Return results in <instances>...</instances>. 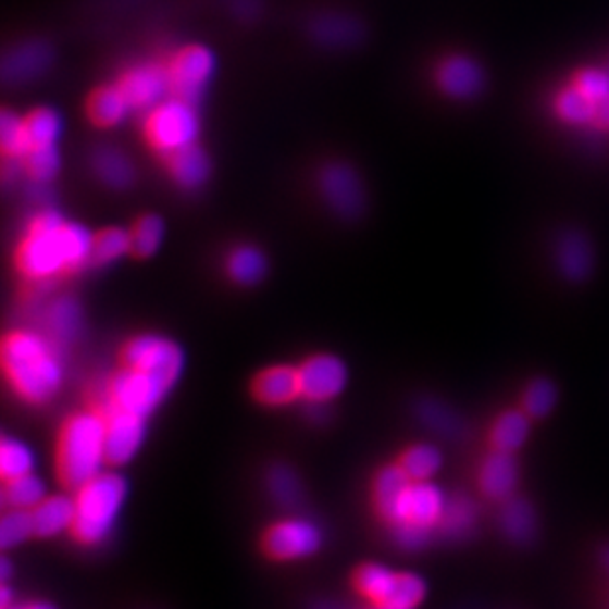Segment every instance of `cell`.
<instances>
[{
  "mask_svg": "<svg viewBox=\"0 0 609 609\" xmlns=\"http://www.w3.org/2000/svg\"><path fill=\"white\" fill-rule=\"evenodd\" d=\"M373 504L395 543L405 550H419L438 531L448 497L438 485L414 482L399 463H393L375 475Z\"/></svg>",
  "mask_w": 609,
  "mask_h": 609,
  "instance_id": "6da1fadb",
  "label": "cell"
},
{
  "mask_svg": "<svg viewBox=\"0 0 609 609\" xmlns=\"http://www.w3.org/2000/svg\"><path fill=\"white\" fill-rule=\"evenodd\" d=\"M91 247L94 233L46 208L28 221L14 251V266L28 283H48L89 264Z\"/></svg>",
  "mask_w": 609,
  "mask_h": 609,
  "instance_id": "7a4b0ae2",
  "label": "cell"
},
{
  "mask_svg": "<svg viewBox=\"0 0 609 609\" xmlns=\"http://www.w3.org/2000/svg\"><path fill=\"white\" fill-rule=\"evenodd\" d=\"M60 344L36 330H12L2 341V371L12 390L28 405H46L65 378Z\"/></svg>",
  "mask_w": 609,
  "mask_h": 609,
  "instance_id": "3957f363",
  "label": "cell"
},
{
  "mask_svg": "<svg viewBox=\"0 0 609 609\" xmlns=\"http://www.w3.org/2000/svg\"><path fill=\"white\" fill-rule=\"evenodd\" d=\"M107 417L99 407L67 417L55 444V472L65 487L79 489L105 472Z\"/></svg>",
  "mask_w": 609,
  "mask_h": 609,
  "instance_id": "277c9868",
  "label": "cell"
},
{
  "mask_svg": "<svg viewBox=\"0 0 609 609\" xmlns=\"http://www.w3.org/2000/svg\"><path fill=\"white\" fill-rule=\"evenodd\" d=\"M128 484L119 472H103L75 489V538L85 547L105 543L125 509Z\"/></svg>",
  "mask_w": 609,
  "mask_h": 609,
  "instance_id": "5b68a950",
  "label": "cell"
},
{
  "mask_svg": "<svg viewBox=\"0 0 609 609\" xmlns=\"http://www.w3.org/2000/svg\"><path fill=\"white\" fill-rule=\"evenodd\" d=\"M172 385L147 371L123 365L105 383L101 410H121L148 419L172 393Z\"/></svg>",
  "mask_w": 609,
  "mask_h": 609,
  "instance_id": "8992f818",
  "label": "cell"
},
{
  "mask_svg": "<svg viewBox=\"0 0 609 609\" xmlns=\"http://www.w3.org/2000/svg\"><path fill=\"white\" fill-rule=\"evenodd\" d=\"M353 586L371 606L417 609L426 596V584L419 574L397 572L378 562L361 564L353 574Z\"/></svg>",
  "mask_w": 609,
  "mask_h": 609,
  "instance_id": "52a82bcc",
  "label": "cell"
},
{
  "mask_svg": "<svg viewBox=\"0 0 609 609\" xmlns=\"http://www.w3.org/2000/svg\"><path fill=\"white\" fill-rule=\"evenodd\" d=\"M142 135L148 147L160 157H166L178 148L188 147L191 142H196L200 135V119L196 113V107L174 97L160 101L158 105L148 109L142 123Z\"/></svg>",
  "mask_w": 609,
  "mask_h": 609,
  "instance_id": "ba28073f",
  "label": "cell"
},
{
  "mask_svg": "<svg viewBox=\"0 0 609 609\" xmlns=\"http://www.w3.org/2000/svg\"><path fill=\"white\" fill-rule=\"evenodd\" d=\"M121 363L152 373L176 387L186 369V353L174 339L162 334H138L123 347Z\"/></svg>",
  "mask_w": 609,
  "mask_h": 609,
  "instance_id": "9c48e42d",
  "label": "cell"
},
{
  "mask_svg": "<svg viewBox=\"0 0 609 609\" xmlns=\"http://www.w3.org/2000/svg\"><path fill=\"white\" fill-rule=\"evenodd\" d=\"M324 545L322 526L306 517H284L266 529L264 552L278 562H298L312 558Z\"/></svg>",
  "mask_w": 609,
  "mask_h": 609,
  "instance_id": "30bf717a",
  "label": "cell"
},
{
  "mask_svg": "<svg viewBox=\"0 0 609 609\" xmlns=\"http://www.w3.org/2000/svg\"><path fill=\"white\" fill-rule=\"evenodd\" d=\"M213 70H215V58L206 46L189 44L179 48L166 63L170 97L189 105H198L203 87L210 82Z\"/></svg>",
  "mask_w": 609,
  "mask_h": 609,
  "instance_id": "8fae6325",
  "label": "cell"
},
{
  "mask_svg": "<svg viewBox=\"0 0 609 609\" xmlns=\"http://www.w3.org/2000/svg\"><path fill=\"white\" fill-rule=\"evenodd\" d=\"M300 393L310 405H327L336 400L349 383L347 365L332 353H318L298 365Z\"/></svg>",
  "mask_w": 609,
  "mask_h": 609,
  "instance_id": "7c38bea8",
  "label": "cell"
},
{
  "mask_svg": "<svg viewBox=\"0 0 609 609\" xmlns=\"http://www.w3.org/2000/svg\"><path fill=\"white\" fill-rule=\"evenodd\" d=\"M105 417L107 460L113 468H123L133 462L145 446L147 419L121 410H107Z\"/></svg>",
  "mask_w": 609,
  "mask_h": 609,
  "instance_id": "4fadbf2b",
  "label": "cell"
},
{
  "mask_svg": "<svg viewBox=\"0 0 609 609\" xmlns=\"http://www.w3.org/2000/svg\"><path fill=\"white\" fill-rule=\"evenodd\" d=\"M116 87L135 111H148L169 94L166 63H138L125 70L116 79Z\"/></svg>",
  "mask_w": 609,
  "mask_h": 609,
  "instance_id": "5bb4252c",
  "label": "cell"
},
{
  "mask_svg": "<svg viewBox=\"0 0 609 609\" xmlns=\"http://www.w3.org/2000/svg\"><path fill=\"white\" fill-rule=\"evenodd\" d=\"M318 189L327 206L341 217H358L363 211V186L347 164H326L318 176Z\"/></svg>",
  "mask_w": 609,
  "mask_h": 609,
  "instance_id": "9a60e30c",
  "label": "cell"
},
{
  "mask_svg": "<svg viewBox=\"0 0 609 609\" xmlns=\"http://www.w3.org/2000/svg\"><path fill=\"white\" fill-rule=\"evenodd\" d=\"M517 482H519V465L513 453L494 450L485 456L477 473V484H480V492L487 499L499 504L511 499L515 494Z\"/></svg>",
  "mask_w": 609,
  "mask_h": 609,
  "instance_id": "2e32d148",
  "label": "cell"
},
{
  "mask_svg": "<svg viewBox=\"0 0 609 609\" xmlns=\"http://www.w3.org/2000/svg\"><path fill=\"white\" fill-rule=\"evenodd\" d=\"M252 395L264 407H286L302 399L298 368L273 365L263 369L252 381Z\"/></svg>",
  "mask_w": 609,
  "mask_h": 609,
  "instance_id": "e0dca14e",
  "label": "cell"
},
{
  "mask_svg": "<svg viewBox=\"0 0 609 609\" xmlns=\"http://www.w3.org/2000/svg\"><path fill=\"white\" fill-rule=\"evenodd\" d=\"M162 160L170 178L174 179L179 188H200L201 184L210 178V158L198 142L178 148L162 157Z\"/></svg>",
  "mask_w": 609,
  "mask_h": 609,
  "instance_id": "ac0fdd59",
  "label": "cell"
},
{
  "mask_svg": "<svg viewBox=\"0 0 609 609\" xmlns=\"http://www.w3.org/2000/svg\"><path fill=\"white\" fill-rule=\"evenodd\" d=\"M36 536L53 538L65 531L74 529L75 499L74 495H48L42 504L32 509Z\"/></svg>",
  "mask_w": 609,
  "mask_h": 609,
  "instance_id": "d6986e66",
  "label": "cell"
},
{
  "mask_svg": "<svg viewBox=\"0 0 609 609\" xmlns=\"http://www.w3.org/2000/svg\"><path fill=\"white\" fill-rule=\"evenodd\" d=\"M436 84L450 97H472L482 85L480 67L462 55L442 60L436 70Z\"/></svg>",
  "mask_w": 609,
  "mask_h": 609,
  "instance_id": "ffe728a7",
  "label": "cell"
},
{
  "mask_svg": "<svg viewBox=\"0 0 609 609\" xmlns=\"http://www.w3.org/2000/svg\"><path fill=\"white\" fill-rule=\"evenodd\" d=\"M128 109L130 107L116 84L95 87L85 101V115L97 128H111L119 125L125 119Z\"/></svg>",
  "mask_w": 609,
  "mask_h": 609,
  "instance_id": "44dd1931",
  "label": "cell"
},
{
  "mask_svg": "<svg viewBox=\"0 0 609 609\" xmlns=\"http://www.w3.org/2000/svg\"><path fill=\"white\" fill-rule=\"evenodd\" d=\"M94 170L97 178L113 189H126L135 182V166L119 148L101 147L95 150Z\"/></svg>",
  "mask_w": 609,
  "mask_h": 609,
  "instance_id": "7402d4cb",
  "label": "cell"
},
{
  "mask_svg": "<svg viewBox=\"0 0 609 609\" xmlns=\"http://www.w3.org/2000/svg\"><path fill=\"white\" fill-rule=\"evenodd\" d=\"M499 526L509 540H513L515 545H526L535 538V511L526 499L511 497L504 501L501 513H499Z\"/></svg>",
  "mask_w": 609,
  "mask_h": 609,
  "instance_id": "603a6c76",
  "label": "cell"
},
{
  "mask_svg": "<svg viewBox=\"0 0 609 609\" xmlns=\"http://www.w3.org/2000/svg\"><path fill=\"white\" fill-rule=\"evenodd\" d=\"M225 273L239 286H254L266 274V259L259 247L239 245L225 259Z\"/></svg>",
  "mask_w": 609,
  "mask_h": 609,
  "instance_id": "cb8c5ba5",
  "label": "cell"
},
{
  "mask_svg": "<svg viewBox=\"0 0 609 609\" xmlns=\"http://www.w3.org/2000/svg\"><path fill=\"white\" fill-rule=\"evenodd\" d=\"M46 327L55 344L74 341L82 327V308L70 296L53 300L46 310Z\"/></svg>",
  "mask_w": 609,
  "mask_h": 609,
  "instance_id": "d4e9b609",
  "label": "cell"
},
{
  "mask_svg": "<svg viewBox=\"0 0 609 609\" xmlns=\"http://www.w3.org/2000/svg\"><path fill=\"white\" fill-rule=\"evenodd\" d=\"M529 436V414L525 410H505L495 419L489 431L492 448L499 452H517Z\"/></svg>",
  "mask_w": 609,
  "mask_h": 609,
  "instance_id": "484cf974",
  "label": "cell"
},
{
  "mask_svg": "<svg viewBox=\"0 0 609 609\" xmlns=\"http://www.w3.org/2000/svg\"><path fill=\"white\" fill-rule=\"evenodd\" d=\"M24 133L30 148L55 147V140L62 133V119L48 107L32 109L26 115L22 116Z\"/></svg>",
  "mask_w": 609,
  "mask_h": 609,
  "instance_id": "4316f807",
  "label": "cell"
},
{
  "mask_svg": "<svg viewBox=\"0 0 609 609\" xmlns=\"http://www.w3.org/2000/svg\"><path fill=\"white\" fill-rule=\"evenodd\" d=\"M2 497H4V505L9 509L32 511L34 507H38L48 497V485L40 475H36V472L26 473V475H21L16 480L4 482Z\"/></svg>",
  "mask_w": 609,
  "mask_h": 609,
  "instance_id": "83f0119b",
  "label": "cell"
},
{
  "mask_svg": "<svg viewBox=\"0 0 609 609\" xmlns=\"http://www.w3.org/2000/svg\"><path fill=\"white\" fill-rule=\"evenodd\" d=\"M36 470V453L21 438L4 436L0 442V475L4 482L16 480Z\"/></svg>",
  "mask_w": 609,
  "mask_h": 609,
  "instance_id": "f1b7e54d",
  "label": "cell"
},
{
  "mask_svg": "<svg viewBox=\"0 0 609 609\" xmlns=\"http://www.w3.org/2000/svg\"><path fill=\"white\" fill-rule=\"evenodd\" d=\"M128 233L130 254L137 259H150L164 241V221L157 213H145L133 223Z\"/></svg>",
  "mask_w": 609,
  "mask_h": 609,
  "instance_id": "f546056e",
  "label": "cell"
},
{
  "mask_svg": "<svg viewBox=\"0 0 609 609\" xmlns=\"http://www.w3.org/2000/svg\"><path fill=\"white\" fill-rule=\"evenodd\" d=\"M266 489L274 504L284 509H293L302 501V482L286 463H274L266 472Z\"/></svg>",
  "mask_w": 609,
  "mask_h": 609,
  "instance_id": "4dcf8cb0",
  "label": "cell"
},
{
  "mask_svg": "<svg viewBox=\"0 0 609 609\" xmlns=\"http://www.w3.org/2000/svg\"><path fill=\"white\" fill-rule=\"evenodd\" d=\"M399 465L414 482H431L442 468V453L432 444H414L400 456Z\"/></svg>",
  "mask_w": 609,
  "mask_h": 609,
  "instance_id": "1f68e13d",
  "label": "cell"
},
{
  "mask_svg": "<svg viewBox=\"0 0 609 609\" xmlns=\"http://www.w3.org/2000/svg\"><path fill=\"white\" fill-rule=\"evenodd\" d=\"M130 252V233L121 227H105L94 233V247H91V261L89 264H111Z\"/></svg>",
  "mask_w": 609,
  "mask_h": 609,
  "instance_id": "d6a6232c",
  "label": "cell"
},
{
  "mask_svg": "<svg viewBox=\"0 0 609 609\" xmlns=\"http://www.w3.org/2000/svg\"><path fill=\"white\" fill-rule=\"evenodd\" d=\"M475 525V505L468 497H448L438 533L450 538L468 535Z\"/></svg>",
  "mask_w": 609,
  "mask_h": 609,
  "instance_id": "836d02e7",
  "label": "cell"
},
{
  "mask_svg": "<svg viewBox=\"0 0 609 609\" xmlns=\"http://www.w3.org/2000/svg\"><path fill=\"white\" fill-rule=\"evenodd\" d=\"M24 174L36 184L52 182L60 172V152L55 147L30 148L21 160Z\"/></svg>",
  "mask_w": 609,
  "mask_h": 609,
  "instance_id": "e575fe53",
  "label": "cell"
},
{
  "mask_svg": "<svg viewBox=\"0 0 609 609\" xmlns=\"http://www.w3.org/2000/svg\"><path fill=\"white\" fill-rule=\"evenodd\" d=\"M50 62V52L42 44H32L12 53L4 63V74L14 79H24L30 75L40 74Z\"/></svg>",
  "mask_w": 609,
  "mask_h": 609,
  "instance_id": "d590c367",
  "label": "cell"
},
{
  "mask_svg": "<svg viewBox=\"0 0 609 609\" xmlns=\"http://www.w3.org/2000/svg\"><path fill=\"white\" fill-rule=\"evenodd\" d=\"M0 152L4 160H22L28 152L22 116L12 113L11 109H4L0 115Z\"/></svg>",
  "mask_w": 609,
  "mask_h": 609,
  "instance_id": "8d00e7d4",
  "label": "cell"
},
{
  "mask_svg": "<svg viewBox=\"0 0 609 609\" xmlns=\"http://www.w3.org/2000/svg\"><path fill=\"white\" fill-rule=\"evenodd\" d=\"M32 536H36L32 511L9 509L0 521V547L4 550L21 547Z\"/></svg>",
  "mask_w": 609,
  "mask_h": 609,
  "instance_id": "74e56055",
  "label": "cell"
},
{
  "mask_svg": "<svg viewBox=\"0 0 609 609\" xmlns=\"http://www.w3.org/2000/svg\"><path fill=\"white\" fill-rule=\"evenodd\" d=\"M521 405L529 419H545L557 405V389L548 378H533L523 390Z\"/></svg>",
  "mask_w": 609,
  "mask_h": 609,
  "instance_id": "f35d334b",
  "label": "cell"
},
{
  "mask_svg": "<svg viewBox=\"0 0 609 609\" xmlns=\"http://www.w3.org/2000/svg\"><path fill=\"white\" fill-rule=\"evenodd\" d=\"M594 107H596V103L588 99L586 95L580 94L579 89H574L572 85L562 89V94H558L557 101H555L557 115L562 121L572 123V125L589 123L592 115H594Z\"/></svg>",
  "mask_w": 609,
  "mask_h": 609,
  "instance_id": "ab89813d",
  "label": "cell"
},
{
  "mask_svg": "<svg viewBox=\"0 0 609 609\" xmlns=\"http://www.w3.org/2000/svg\"><path fill=\"white\" fill-rule=\"evenodd\" d=\"M570 85L579 89L580 94L586 95L594 103L609 95V77L599 70H580L579 74L572 77Z\"/></svg>",
  "mask_w": 609,
  "mask_h": 609,
  "instance_id": "60d3db41",
  "label": "cell"
},
{
  "mask_svg": "<svg viewBox=\"0 0 609 609\" xmlns=\"http://www.w3.org/2000/svg\"><path fill=\"white\" fill-rule=\"evenodd\" d=\"M422 421L432 426L434 431L442 432V434H450L453 436L458 432V421L453 419L452 412L442 409L440 405L436 402H424L421 407Z\"/></svg>",
  "mask_w": 609,
  "mask_h": 609,
  "instance_id": "b9f144b4",
  "label": "cell"
},
{
  "mask_svg": "<svg viewBox=\"0 0 609 609\" xmlns=\"http://www.w3.org/2000/svg\"><path fill=\"white\" fill-rule=\"evenodd\" d=\"M560 263L564 266L567 274H570L572 278H582L584 274L588 273L589 269V257L588 251L582 247V245H567L562 249V259Z\"/></svg>",
  "mask_w": 609,
  "mask_h": 609,
  "instance_id": "7bdbcfd3",
  "label": "cell"
},
{
  "mask_svg": "<svg viewBox=\"0 0 609 609\" xmlns=\"http://www.w3.org/2000/svg\"><path fill=\"white\" fill-rule=\"evenodd\" d=\"M589 123L594 125V128H598V130H609V95L596 101L594 115H592Z\"/></svg>",
  "mask_w": 609,
  "mask_h": 609,
  "instance_id": "ee69618b",
  "label": "cell"
},
{
  "mask_svg": "<svg viewBox=\"0 0 609 609\" xmlns=\"http://www.w3.org/2000/svg\"><path fill=\"white\" fill-rule=\"evenodd\" d=\"M12 592L9 584L4 582V586L0 589V609H11Z\"/></svg>",
  "mask_w": 609,
  "mask_h": 609,
  "instance_id": "f6af8a7d",
  "label": "cell"
},
{
  "mask_svg": "<svg viewBox=\"0 0 609 609\" xmlns=\"http://www.w3.org/2000/svg\"><path fill=\"white\" fill-rule=\"evenodd\" d=\"M2 574H0V580H2V584L4 582H9L11 580V560L9 558H2Z\"/></svg>",
  "mask_w": 609,
  "mask_h": 609,
  "instance_id": "bcb514c9",
  "label": "cell"
},
{
  "mask_svg": "<svg viewBox=\"0 0 609 609\" xmlns=\"http://www.w3.org/2000/svg\"><path fill=\"white\" fill-rule=\"evenodd\" d=\"M24 609H53L50 604H44V601H36V604H30V606H26Z\"/></svg>",
  "mask_w": 609,
  "mask_h": 609,
  "instance_id": "7dc6e473",
  "label": "cell"
},
{
  "mask_svg": "<svg viewBox=\"0 0 609 609\" xmlns=\"http://www.w3.org/2000/svg\"><path fill=\"white\" fill-rule=\"evenodd\" d=\"M315 609H344V608H339V606H337V604H320V606H315Z\"/></svg>",
  "mask_w": 609,
  "mask_h": 609,
  "instance_id": "c3c4849f",
  "label": "cell"
},
{
  "mask_svg": "<svg viewBox=\"0 0 609 609\" xmlns=\"http://www.w3.org/2000/svg\"><path fill=\"white\" fill-rule=\"evenodd\" d=\"M601 560H604V567L609 570V548H606V550L601 552Z\"/></svg>",
  "mask_w": 609,
  "mask_h": 609,
  "instance_id": "681fc988",
  "label": "cell"
},
{
  "mask_svg": "<svg viewBox=\"0 0 609 609\" xmlns=\"http://www.w3.org/2000/svg\"><path fill=\"white\" fill-rule=\"evenodd\" d=\"M365 609H390V608H383V606H371V604H369V608Z\"/></svg>",
  "mask_w": 609,
  "mask_h": 609,
  "instance_id": "f907efd6",
  "label": "cell"
},
{
  "mask_svg": "<svg viewBox=\"0 0 609 609\" xmlns=\"http://www.w3.org/2000/svg\"><path fill=\"white\" fill-rule=\"evenodd\" d=\"M11 609H24V608H11Z\"/></svg>",
  "mask_w": 609,
  "mask_h": 609,
  "instance_id": "816d5d0a",
  "label": "cell"
}]
</instances>
